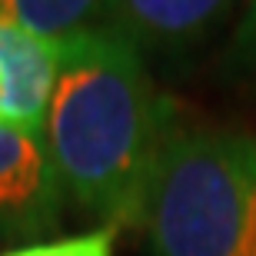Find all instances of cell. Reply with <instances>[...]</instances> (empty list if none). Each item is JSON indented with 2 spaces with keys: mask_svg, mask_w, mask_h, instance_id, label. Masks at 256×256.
I'll use <instances>...</instances> for the list:
<instances>
[{
  "mask_svg": "<svg viewBox=\"0 0 256 256\" xmlns=\"http://www.w3.org/2000/svg\"><path fill=\"white\" fill-rule=\"evenodd\" d=\"M57 54L44 140L66 200L104 226H140L173 130L143 50L104 27L57 44Z\"/></svg>",
  "mask_w": 256,
  "mask_h": 256,
  "instance_id": "6da1fadb",
  "label": "cell"
},
{
  "mask_svg": "<svg viewBox=\"0 0 256 256\" xmlns=\"http://www.w3.org/2000/svg\"><path fill=\"white\" fill-rule=\"evenodd\" d=\"M140 226L150 256H256V133L173 126Z\"/></svg>",
  "mask_w": 256,
  "mask_h": 256,
  "instance_id": "7a4b0ae2",
  "label": "cell"
},
{
  "mask_svg": "<svg viewBox=\"0 0 256 256\" xmlns=\"http://www.w3.org/2000/svg\"><path fill=\"white\" fill-rule=\"evenodd\" d=\"M64 203L66 193L44 133L0 124V240L54 233Z\"/></svg>",
  "mask_w": 256,
  "mask_h": 256,
  "instance_id": "3957f363",
  "label": "cell"
},
{
  "mask_svg": "<svg viewBox=\"0 0 256 256\" xmlns=\"http://www.w3.org/2000/svg\"><path fill=\"white\" fill-rule=\"evenodd\" d=\"M236 0H110V30L140 50L180 54L226 20Z\"/></svg>",
  "mask_w": 256,
  "mask_h": 256,
  "instance_id": "277c9868",
  "label": "cell"
},
{
  "mask_svg": "<svg viewBox=\"0 0 256 256\" xmlns=\"http://www.w3.org/2000/svg\"><path fill=\"white\" fill-rule=\"evenodd\" d=\"M57 44L0 20V76H4V124L44 133L47 106L57 84Z\"/></svg>",
  "mask_w": 256,
  "mask_h": 256,
  "instance_id": "5b68a950",
  "label": "cell"
},
{
  "mask_svg": "<svg viewBox=\"0 0 256 256\" xmlns=\"http://www.w3.org/2000/svg\"><path fill=\"white\" fill-rule=\"evenodd\" d=\"M0 20L50 44L110 27V0H0Z\"/></svg>",
  "mask_w": 256,
  "mask_h": 256,
  "instance_id": "8992f818",
  "label": "cell"
},
{
  "mask_svg": "<svg viewBox=\"0 0 256 256\" xmlns=\"http://www.w3.org/2000/svg\"><path fill=\"white\" fill-rule=\"evenodd\" d=\"M114 226H100L80 236L66 240H47V243H24V246L10 250L0 256H114Z\"/></svg>",
  "mask_w": 256,
  "mask_h": 256,
  "instance_id": "52a82bcc",
  "label": "cell"
},
{
  "mask_svg": "<svg viewBox=\"0 0 256 256\" xmlns=\"http://www.w3.org/2000/svg\"><path fill=\"white\" fill-rule=\"evenodd\" d=\"M223 66L233 76H256V0H246L240 24L223 54Z\"/></svg>",
  "mask_w": 256,
  "mask_h": 256,
  "instance_id": "ba28073f",
  "label": "cell"
},
{
  "mask_svg": "<svg viewBox=\"0 0 256 256\" xmlns=\"http://www.w3.org/2000/svg\"><path fill=\"white\" fill-rule=\"evenodd\" d=\"M4 100H7V90H4V76H0V124H4Z\"/></svg>",
  "mask_w": 256,
  "mask_h": 256,
  "instance_id": "9c48e42d",
  "label": "cell"
}]
</instances>
